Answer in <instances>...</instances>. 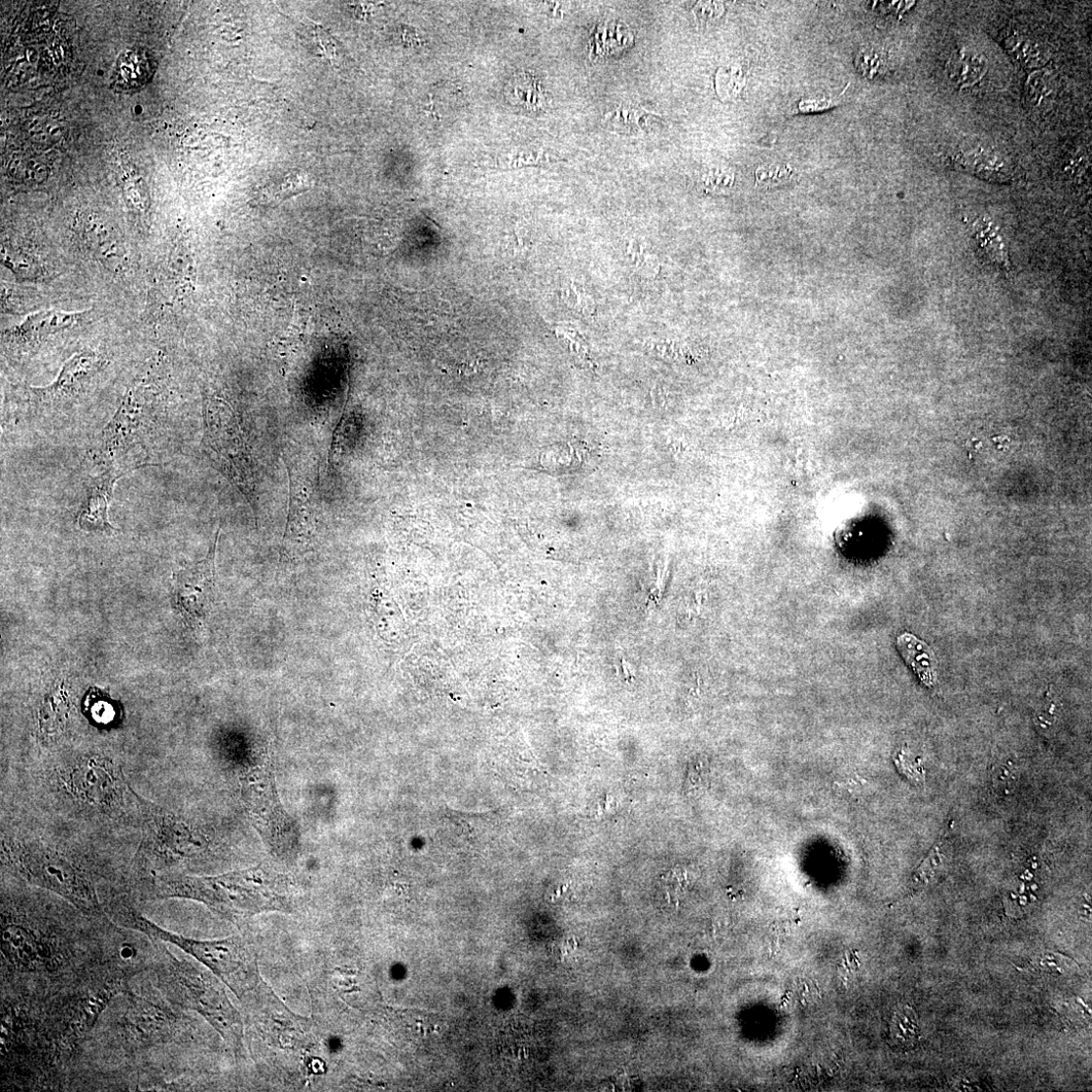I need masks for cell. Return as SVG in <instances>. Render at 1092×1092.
Returning a JSON list of instances; mask_svg holds the SVG:
<instances>
[{
  "mask_svg": "<svg viewBox=\"0 0 1092 1092\" xmlns=\"http://www.w3.org/2000/svg\"><path fill=\"white\" fill-rule=\"evenodd\" d=\"M1017 52L1021 59L1032 66H1038L1042 64L1040 62L1042 58V54H1040L1041 50H1039L1037 45H1033L1032 43H1020L1018 44Z\"/></svg>",
  "mask_w": 1092,
  "mask_h": 1092,
  "instance_id": "obj_32",
  "label": "cell"
},
{
  "mask_svg": "<svg viewBox=\"0 0 1092 1092\" xmlns=\"http://www.w3.org/2000/svg\"><path fill=\"white\" fill-rule=\"evenodd\" d=\"M966 165L977 174L992 180H1006L1008 173L1006 162L999 156L985 151L972 152L966 155Z\"/></svg>",
  "mask_w": 1092,
  "mask_h": 1092,
  "instance_id": "obj_22",
  "label": "cell"
},
{
  "mask_svg": "<svg viewBox=\"0 0 1092 1092\" xmlns=\"http://www.w3.org/2000/svg\"><path fill=\"white\" fill-rule=\"evenodd\" d=\"M837 102L835 101V99H832V98L802 100L799 103V111L801 113H814V112H819V111H825V110H828L830 108L834 107V105Z\"/></svg>",
  "mask_w": 1092,
  "mask_h": 1092,
  "instance_id": "obj_31",
  "label": "cell"
},
{
  "mask_svg": "<svg viewBox=\"0 0 1092 1092\" xmlns=\"http://www.w3.org/2000/svg\"><path fill=\"white\" fill-rule=\"evenodd\" d=\"M79 230L87 250L109 269L120 272L127 266V253L112 226L100 216L85 213L79 219Z\"/></svg>",
  "mask_w": 1092,
  "mask_h": 1092,
  "instance_id": "obj_15",
  "label": "cell"
},
{
  "mask_svg": "<svg viewBox=\"0 0 1092 1092\" xmlns=\"http://www.w3.org/2000/svg\"><path fill=\"white\" fill-rule=\"evenodd\" d=\"M3 259L5 264L20 278L36 279L44 273V267L39 259L22 249L4 248Z\"/></svg>",
  "mask_w": 1092,
  "mask_h": 1092,
  "instance_id": "obj_21",
  "label": "cell"
},
{
  "mask_svg": "<svg viewBox=\"0 0 1092 1092\" xmlns=\"http://www.w3.org/2000/svg\"><path fill=\"white\" fill-rule=\"evenodd\" d=\"M204 442L216 463L254 510L258 508V475L253 454L246 444L231 407L221 400L203 406Z\"/></svg>",
  "mask_w": 1092,
  "mask_h": 1092,
  "instance_id": "obj_5",
  "label": "cell"
},
{
  "mask_svg": "<svg viewBox=\"0 0 1092 1092\" xmlns=\"http://www.w3.org/2000/svg\"><path fill=\"white\" fill-rule=\"evenodd\" d=\"M718 91L722 99L735 97L745 85V78L741 69L736 67L721 68L717 79Z\"/></svg>",
  "mask_w": 1092,
  "mask_h": 1092,
  "instance_id": "obj_26",
  "label": "cell"
},
{
  "mask_svg": "<svg viewBox=\"0 0 1092 1092\" xmlns=\"http://www.w3.org/2000/svg\"><path fill=\"white\" fill-rule=\"evenodd\" d=\"M288 473L290 509L284 545L287 549H299L313 539L321 514L322 498L318 481L289 467Z\"/></svg>",
  "mask_w": 1092,
  "mask_h": 1092,
  "instance_id": "obj_10",
  "label": "cell"
},
{
  "mask_svg": "<svg viewBox=\"0 0 1092 1092\" xmlns=\"http://www.w3.org/2000/svg\"><path fill=\"white\" fill-rule=\"evenodd\" d=\"M789 175L790 169L786 165H765L757 170V181L764 185L778 184V182L786 181Z\"/></svg>",
  "mask_w": 1092,
  "mask_h": 1092,
  "instance_id": "obj_29",
  "label": "cell"
},
{
  "mask_svg": "<svg viewBox=\"0 0 1092 1092\" xmlns=\"http://www.w3.org/2000/svg\"><path fill=\"white\" fill-rule=\"evenodd\" d=\"M84 313H67L56 310L31 314L19 326L7 332L11 350L29 356L51 336L80 323Z\"/></svg>",
  "mask_w": 1092,
  "mask_h": 1092,
  "instance_id": "obj_12",
  "label": "cell"
},
{
  "mask_svg": "<svg viewBox=\"0 0 1092 1092\" xmlns=\"http://www.w3.org/2000/svg\"><path fill=\"white\" fill-rule=\"evenodd\" d=\"M159 896L199 901L231 923L265 912L291 913L297 907L292 879L266 864L217 876L169 877L161 883Z\"/></svg>",
  "mask_w": 1092,
  "mask_h": 1092,
  "instance_id": "obj_1",
  "label": "cell"
},
{
  "mask_svg": "<svg viewBox=\"0 0 1092 1092\" xmlns=\"http://www.w3.org/2000/svg\"><path fill=\"white\" fill-rule=\"evenodd\" d=\"M169 981L179 1001L203 1016L235 1054H241L242 1019L220 983L214 977L179 961L171 965Z\"/></svg>",
  "mask_w": 1092,
  "mask_h": 1092,
  "instance_id": "obj_7",
  "label": "cell"
},
{
  "mask_svg": "<svg viewBox=\"0 0 1092 1092\" xmlns=\"http://www.w3.org/2000/svg\"><path fill=\"white\" fill-rule=\"evenodd\" d=\"M1049 80L1041 74H1036L1031 77L1029 82L1030 94L1036 99H1041L1043 96L1049 94Z\"/></svg>",
  "mask_w": 1092,
  "mask_h": 1092,
  "instance_id": "obj_33",
  "label": "cell"
},
{
  "mask_svg": "<svg viewBox=\"0 0 1092 1092\" xmlns=\"http://www.w3.org/2000/svg\"><path fill=\"white\" fill-rule=\"evenodd\" d=\"M125 473L108 469L89 480L86 487V497L79 515V525L88 533L117 532L109 518L110 503L114 487Z\"/></svg>",
  "mask_w": 1092,
  "mask_h": 1092,
  "instance_id": "obj_14",
  "label": "cell"
},
{
  "mask_svg": "<svg viewBox=\"0 0 1092 1092\" xmlns=\"http://www.w3.org/2000/svg\"><path fill=\"white\" fill-rule=\"evenodd\" d=\"M10 855L28 882L46 889L82 910L95 912L98 901L86 875L62 854L38 840L11 843Z\"/></svg>",
  "mask_w": 1092,
  "mask_h": 1092,
  "instance_id": "obj_4",
  "label": "cell"
},
{
  "mask_svg": "<svg viewBox=\"0 0 1092 1092\" xmlns=\"http://www.w3.org/2000/svg\"><path fill=\"white\" fill-rule=\"evenodd\" d=\"M512 90L511 94L517 100L516 105L528 111H542L548 105L544 89L532 77L523 75L516 78Z\"/></svg>",
  "mask_w": 1092,
  "mask_h": 1092,
  "instance_id": "obj_20",
  "label": "cell"
},
{
  "mask_svg": "<svg viewBox=\"0 0 1092 1092\" xmlns=\"http://www.w3.org/2000/svg\"><path fill=\"white\" fill-rule=\"evenodd\" d=\"M3 943L6 956L19 966L36 967L44 956L45 948L40 944L37 936L22 926L6 925Z\"/></svg>",
  "mask_w": 1092,
  "mask_h": 1092,
  "instance_id": "obj_16",
  "label": "cell"
},
{
  "mask_svg": "<svg viewBox=\"0 0 1092 1092\" xmlns=\"http://www.w3.org/2000/svg\"><path fill=\"white\" fill-rule=\"evenodd\" d=\"M241 785L246 810L266 849L276 859L296 860L301 848L300 830L280 801L271 763L246 773Z\"/></svg>",
  "mask_w": 1092,
  "mask_h": 1092,
  "instance_id": "obj_3",
  "label": "cell"
},
{
  "mask_svg": "<svg viewBox=\"0 0 1092 1092\" xmlns=\"http://www.w3.org/2000/svg\"><path fill=\"white\" fill-rule=\"evenodd\" d=\"M694 15L699 22L711 23L723 15V7L720 3H699Z\"/></svg>",
  "mask_w": 1092,
  "mask_h": 1092,
  "instance_id": "obj_30",
  "label": "cell"
},
{
  "mask_svg": "<svg viewBox=\"0 0 1092 1092\" xmlns=\"http://www.w3.org/2000/svg\"><path fill=\"white\" fill-rule=\"evenodd\" d=\"M121 772L109 762L88 761L73 774V786L84 800L99 806L121 803L124 782Z\"/></svg>",
  "mask_w": 1092,
  "mask_h": 1092,
  "instance_id": "obj_13",
  "label": "cell"
},
{
  "mask_svg": "<svg viewBox=\"0 0 1092 1092\" xmlns=\"http://www.w3.org/2000/svg\"><path fill=\"white\" fill-rule=\"evenodd\" d=\"M11 173L15 179L26 183L43 182L47 175L43 164L22 159L16 165H11Z\"/></svg>",
  "mask_w": 1092,
  "mask_h": 1092,
  "instance_id": "obj_27",
  "label": "cell"
},
{
  "mask_svg": "<svg viewBox=\"0 0 1092 1092\" xmlns=\"http://www.w3.org/2000/svg\"><path fill=\"white\" fill-rule=\"evenodd\" d=\"M891 1036L899 1044H911L918 1037V1025L909 1008L897 1011L892 1019Z\"/></svg>",
  "mask_w": 1092,
  "mask_h": 1092,
  "instance_id": "obj_25",
  "label": "cell"
},
{
  "mask_svg": "<svg viewBox=\"0 0 1092 1092\" xmlns=\"http://www.w3.org/2000/svg\"><path fill=\"white\" fill-rule=\"evenodd\" d=\"M159 425V390L150 380L126 393L116 415L100 434L95 460L108 464L149 439Z\"/></svg>",
  "mask_w": 1092,
  "mask_h": 1092,
  "instance_id": "obj_6",
  "label": "cell"
},
{
  "mask_svg": "<svg viewBox=\"0 0 1092 1092\" xmlns=\"http://www.w3.org/2000/svg\"><path fill=\"white\" fill-rule=\"evenodd\" d=\"M107 365L102 357L91 350L80 352L62 368L56 380L46 387L30 389L34 401L53 406L77 399L86 392L93 378Z\"/></svg>",
  "mask_w": 1092,
  "mask_h": 1092,
  "instance_id": "obj_11",
  "label": "cell"
},
{
  "mask_svg": "<svg viewBox=\"0 0 1092 1092\" xmlns=\"http://www.w3.org/2000/svg\"><path fill=\"white\" fill-rule=\"evenodd\" d=\"M859 72L868 77H874L885 65V58L874 49H864L857 57Z\"/></svg>",
  "mask_w": 1092,
  "mask_h": 1092,
  "instance_id": "obj_28",
  "label": "cell"
},
{
  "mask_svg": "<svg viewBox=\"0 0 1092 1092\" xmlns=\"http://www.w3.org/2000/svg\"><path fill=\"white\" fill-rule=\"evenodd\" d=\"M144 815L143 850L157 861H174L201 848L198 834L165 810L136 795Z\"/></svg>",
  "mask_w": 1092,
  "mask_h": 1092,
  "instance_id": "obj_8",
  "label": "cell"
},
{
  "mask_svg": "<svg viewBox=\"0 0 1092 1092\" xmlns=\"http://www.w3.org/2000/svg\"><path fill=\"white\" fill-rule=\"evenodd\" d=\"M592 56L608 57L624 50L632 42V33L624 24L607 21L596 28Z\"/></svg>",
  "mask_w": 1092,
  "mask_h": 1092,
  "instance_id": "obj_18",
  "label": "cell"
},
{
  "mask_svg": "<svg viewBox=\"0 0 1092 1092\" xmlns=\"http://www.w3.org/2000/svg\"><path fill=\"white\" fill-rule=\"evenodd\" d=\"M219 533L205 558L175 576V605L189 620L202 619L214 601Z\"/></svg>",
  "mask_w": 1092,
  "mask_h": 1092,
  "instance_id": "obj_9",
  "label": "cell"
},
{
  "mask_svg": "<svg viewBox=\"0 0 1092 1092\" xmlns=\"http://www.w3.org/2000/svg\"><path fill=\"white\" fill-rule=\"evenodd\" d=\"M119 64V79L128 86L144 83L149 75L148 63L144 55L138 52H129L123 56Z\"/></svg>",
  "mask_w": 1092,
  "mask_h": 1092,
  "instance_id": "obj_24",
  "label": "cell"
},
{
  "mask_svg": "<svg viewBox=\"0 0 1092 1092\" xmlns=\"http://www.w3.org/2000/svg\"><path fill=\"white\" fill-rule=\"evenodd\" d=\"M903 659L928 686L936 682V661L931 649L910 633H903L896 642Z\"/></svg>",
  "mask_w": 1092,
  "mask_h": 1092,
  "instance_id": "obj_17",
  "label": "cell"
},
{
  "mask_svg": "<svg viewBox=\"0 0 1092 1092\" xmlns=\"http://www.w3.org/2000/svg\"><path fill=\"white\" fill-rule=\"evenodd\" d=\"M985 58L972 51H961L949 60L948 75L950 80L961 86H970L978 83L986 73Z\"/></svg>",
  "mask_w": 1092,
  "mask_h": 1092,
  "instance_id": "obj_19",
  "label": "cell"
},
{
  "mask_svg": "<svg viewBox=\"0 0 1092 1092\" xmlns=\"http://www.w3.org/2000/svg\"><path fill=\"white\" fill-rule=\"evenodd\" d=\"M654 115L642 108L622 105V107L606 115V120L611 122L618 131L626 133L641 132L647 129V121Z\"/></svg>",
  "mask_w": 1092,
  "mask_h": 1092,
  "instance_id": "obj_23",
  "label": "cell"
},
{
  "mask_svg": "<svg viewBox=\"0 0 1092 1092\" xmlns=\"http://www.w3.org/2000/svg\"><path fill=\"white\" fill-rule=\"evenodd\" d=\"M118 921L153 940L174 945L197 959L242 1002L250 1001L262 983L257 954L239 936L221 940H196L171 933L128 906L117 910Z\"/></svg>",
  "mask_w": 1092,
  "mask_h": 1092,
  "instance_id": "obj_2",
  "label": "cell"
}]
</instances>
